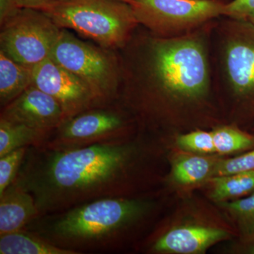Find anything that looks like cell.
Returning a JSON list of instances; mask_svg holds the SVG:
<instances>
[{
    "label": "cell",
    "mask_w": 254,
    "mask_h": 254,
    "mask_svg": "<svg viewBox=\"0 0 254 254\" xmlns=\"http://www.w3.org/2000/svg\"><path fill=\"white\" fill-rule=\"evenodd\" d=\"M213 21L175 38L157 36L139 25L118 50V101L136 123H187L210 117L216 98L210 60Z\"/></svg>",
    "instance_id": "cell-1"
},
{
    "label": "cell",
    "mask_w": 254,
    "mask_h": 254,
    "mask_svg": "<svg viewBox=\"0 0 254 254\" xmlns=\"http://www.w3.org/2000/svg\"><path fill=\"white\" fill-rule=\"evenodd\" d=\"M138 145L125 138L71 149L28 147L15 182L31 193L41 216L92 200L128 194Z\"/></svg>",
    "instance_id": "cell-2"
},
{
    "label": "cell",
    "mask_w": 254,
    "mask_h": 254,
    "mask_svg": "<svg viewBox=\"0 0 254 254\" xmlns=\"http://www.w3.org/2000/svg\"><path fill=\"white\" fill-rule=\"evenodd\" d=\"M153 207L149 200L137 197L100 198L42 215L23 230L76 254L111 252Z\"/></svg>",
    "instance_id": "cell-3"
},
{
    "label": "cell",
    "mask_w": 254,
    "mask_h": 254,
    "mask_svg": "<svg viewBox=\"0 0 254 254\" xmlns=\"http://www.w3.org/2000/svg\"><path fill=\"white\" fill-rule=\"evenodd\" d=\"M214 89L231 107L235 125L254 123V25L220 16L210 33Z\"/></svg>",
    "instance_id": "cell-4"
},
{
    "label": "cell",
    "mask_w": 254,
    "mask_h": 254,
    "mask_svg": "<svg viewBox=\"0 0 254 254\" xmlns=\"http://www.w3.org/2000/svg\"><path fill=\"white\" fill-rule=\"evenodd\" d=\"M61 29L118 51L138 27L131 5L119 0H63L42 10Z\"/></svg>",
    "instance_id": "cell-5"
},
{
    "label": "cell",
    "mask_w": 254,
    "mask_h": 254,
    "mask_svg": "<svg viewBox=\"0 0 254 254\" xmlns=\"http://www.w3.org/2000/svg\"><path fill=\"white\" fill-rule=\"evenodd\" d=\"M50 58L83 80L103 105L118 100L121 66L118 51L82 41L62 29Z\"/></svg>",
    "instance_id": "cell-6"
},
{
    "label": "cell",
    "mask_w": 254,
    "mask_h": 254,
    "mask_svg": "<svg viewBox=\"0 0 254 254\" xmlns=\"http://www.w3.org/2000/svg\"><path fill=\"white\" fill-rule=\"evenodd\" d=\"M135 123L133 115L117 101L66 119L41 145L71 149L121 139L128 134Z\"/></svg>",
    "instance_id": "cell-7"
},
{
    "label": "cell",
    "mask_w": 254,
    "mask_h": 254,
    "mask_svg": "<svg viewBox=\"0 0 254 254\" xmlns=\"http://www.w3.org/2000/svg\"><path fill=\"white\" fill-rule=\"evenodd\" d=\"M140 26L165 38L185 36L223 16L225 2L213 0H130Z\"/></svg>",
    "instance_id": "cell-8"
},
{
    "label": "cell",
    "mask_w": 254,
    "mask_h": 254,
    "mask_svg": "<svg viewBox=\"0 0 254 254\" xmlns=\"http://www.w3.org/2000/svg\"><path fill=\"white\" fill-rule=\"evenodd\" d=\"M0 26V50L32 67L50 58L62 30L42 10L31 8H19Z\"/></svg>",
    "instance_id": "cell-9"
},
{
    "label": "cell",
    "mask_w": 254,
    "mask_h": 254,
    "mask_svg": "<svg viewBox=\"0 0 254 254\" xmlns=\"http://www.w3.org/2000/svg\"><path fill=\"white\" fill-rule=\"evenodd\" d=\"M33 84L59 103L65 120L103 105L83 80L50 58L33 66Z\"/></svg>",
    "instance_id": "cell-10"
},
{
    "label": "cell",
    "mask_w": 254,
    "mask_h": 254,
    "mask_svg": "<svg viewBox=\"0 0 254 254\" xmlns=\"http://www.w3.org/2000/svg\"><path fill=\"white\" fill-rule=\"evenodd\" d=\"M0 118L49 133L65 120L59 103L33 83L1 108Z\"/></svg>",
    "instance_id": "cell-11"
},
{
    "label": "cell",
    "mask_w": 254,
    "mask_h": 254,
    "mask_svg": "<svg viewBox=\"0 0 254 254\" xmlns=\"http://www.w3.org/2000/svg\"><path fill=\"white\" fill-rule=\"evenodd\" d=\"M220 227L201 225H182L170 229L159 237L151 251L159 254H203L212 246L230 237Z\"/></svg>",
    "instance_id": "cell-12"
},
{
    "label": "cell",
    "mask_w": 254,
    "mask_h": 254,
    "mask_svg": "<svg viewBox=\"0 0 254 254\" xmlns=\"http://www.w3.org/2000/svg\"><path fill=\"white\" fill-rule=\"evenodd\" d=\"M40 216L34 197L16 182L0 194V236L23 230Z\"/></svg>",
    "instance_id": "cell-13"
},
{
    "label": "cell",
    "mask_w": 254,
    "mask_h": 254,
    "mask_svg": "<svg viewBox=\"0 0 254 254\" xmlns=\"http://www.w3.org/2000/svg\"><path fill=\"white\" fill-rule=\"evenodd\" d=\"M219 159L212 155L186 152L172 161L171 178L180 186L190 187L208 182Z\"/></svg>",
    "instance_id": "cell-14"
},
{
    "label": "cell",
    "mask_w": 254,
    "mask_h": 254,
    "mask_svg": "<svg viewBox=\"0 0 254 254\" xmlns=\"http://www.w3.org/2000/svg\"><path fill=\"white\" fill-rule=\"evenodd\" d=\"M33 67L14 61L0 50V106L4 108L33 83Z\"/></svg>",
    "instance_id": "cell-15"
},
{
    "label": "cell",
    "mask_w": 254,
    "mask_h": 254,
    "mask_svg": "<svg viewBox=\"0 0 254 254\" xmlns=\"http://www.w3.org/2000/svg\"><path fill=\"white\" fill-rule=\"evenodd\" d=\"M0 254H76L60 248L35 232L18 230L0 236Z\"/></svg>",
    "instance_id": "cell-16"
},
{
    "label": "cell",
    "mask_w": 254,
    "mask_h": 254,
    "mask_svg": "<svg viewBox=\"0 0 254 254\" xmlns=\"http://www.w3.org/2000/svg\"><path fill=\"white\" fill-rule=\"evenodd\" d=\"M50 134L21 124L0 118V157L18 148L41 145Z\"/></svg>",
    "instance_id": "cell-17"
},
{
    "label": "cell",
    "mask_w": 254,
    "mask_h": 254,
    "mask_svg": "<svg viewBox=\"0 0 254 254\" xmlns=\"http://www.w3.org/2000/svg\"><path fill=\"white\" fill-rule=\"evenodd\" d=\"M208 182L211 185L210 196L215 201L237 199L254 191V170L212 177Z\"/></svg>",
    "instance_id": "cell-18"
},
{
    "label": "cell",
    "mask_w": 254,
    "mask_h": 254,
    "mask_svg": "<svg viewBox=\"0 0 254 254\" xmlns=\"http://www.w3.org/2000/svg\"><path fill=\"white\" fill-rule=\"evenodd\" d=\"M211 132L217 154L245 153L254 148V133L242 129L235 124L216 125Z\"/></svg>",
    "instance_id": "cell-19"
},
{
    "label": "cell",
    "mask_w": 254,
    "mask_h": 254,
    "mask_svg": "<svg viewBox=\"0 0 254 254\" xmlns=\"http://www.w3.org/2000/svg\"><path fill=\"white\" fill-rule=\"evenodd\" d=\"M236 222L244 244L254 239V191L237 199L218 202Z\"/></svg>",
    "instance_id": "cell-20"
},
{
    "label": "cell",
    "mask_w": 254,
    "mask_h": 254,
    "mask_svg": "<svg viewBox=\"0 0 254 254\" xmlns=\"http://www.w3.org/2000/svg\"><path fill=\"white\" fill-rule=\"evenodd\" d=\"M176 142L181 149L188 153L205 155L216 153L211 131L197 128L178 135Z\"/></svg>",
    "instance_id": "cell-21"
},
{
    "label": "cell",
    "mask_w": 254,
    "mask_h": 254,
    "mask_svg": "<svg viewBox=\"0 0 254 254\" xmlns=\"http://www.w3.org/2000/svg\"><path fill=\"white\" fill-rule=\"evenodd\" d=\"M28 148H18L0 157V194L16 180Z\"/></svg>",
    "instance_id": "cell-22"
},
{
    "label": "cell",
    "mask_w": 254,
    "mask_h": 254,
    "mask_svg": "<svg viewBox=\"0 0 254 254\" xmlns=\"http://www.w3.org/2000/svg\"><path fill=\"white\" fill-rule=\"evenodd\" d=\"M252 170H254V148L234 158L219 159L213 177L226 176Z\"/></svg>",
    "instance_id": "cell-23"
},
{
    "label": "cell",
    "mask_w": 254,
    "mask_h": 254,
    "mask_svg": "<svg viewBox=\"0 0 254 254\" xmlns=\"http://www.w3.org/2000/svg\"><path fill=\"white\" fill-rule=\"evenodd\" d=\"M254 15V0H231L225 3L223 16L247 21Z\"/></svg>",
    "instance_id": "cell-24"
},
{
    "label": "cell",
    "mask_w": 254,
    "mask_h": 254,
    "mask_svg": "<svg viewBox=\"0 0 254 254\" xmlns=\"http://www.w3.org/2000/svg\"><path fill=\"white\" fill-rule=\"evenodd\" d=\"M61 1L63 0H16L18 7L39 10L48 9Z\"/></svg>",
    "instance_id": "cell-25"
},
{
    "label": "cell",
    "mask_w": 254,
    "mask_h": 254,
    "mask_svg": "<svg viewBox=\"0 0 254 254\" xmlns=\"http://www.w3.org/2000/svg\"><path fill=\"white\" fill-rule=\"evenodd\" d=\"M19 8L16 0H0V23L4 22Z\"/></svg>",
    "instance_id": "cell-26"
},
{
    "label": "cell",
    "mask_w": 254,
    "mask_h": 254,
    "mask_svg": "<svg viewBox=\"0 0 254 254\" xmlns=\"http://www.w3.org/2000/svg\"><path fill=\"white\" fill-rule=\"evenodd\" d=\"M245 245V249L244 252L246 254H254V239L247 243L244 244Z\"/></svg>",
    "instance_id": "cell-27"
},
{
    "label": "cell",
    "mask_w": 254,
    "mask_h": 254,
    "mask_svg": "<svg viewBox=\"0 0 254 254\" xmlns=\"http://www.w3.org/2000/svg\"><path fill=\"white\" fill-rule=\"evenodd\" d=\"M247 21H250V22L252 23V24L254 25V15H253V16H252V17L249 18V19L247 20Z\"/></svg>",
    "instance_id": "cell-28"
},
{
    "label": "cell",
    "mask_w": 254,
    "mask_h": 254,
    "mask_svg": "<svg viewBox=\"0 0 254 254\" xmlns=\"http://www.w3.org/2000/svg\"><path fill=\"white\" fill-rule=\"evenodd\" d=\"M213 1H222V2H229V1H231V0H213Z\"/></svg>",
    "instance_id": "cell-29"
},
{
    "label": "cell",
    "mask_w": 254,
    "mask_h": 254,
    "mask_svg": "<svg viewBox=\"0 0 254 254\" xmlns=\"http://www.w3.org/2000/svg\"><path fill=\"white\" fill-rule=\"evenodd\" d=\"M119 1H125V2L128 3L130 0H119Z\"/></svg>",
    "instance_id": "cell-30"
},
{
    "label": "cell",
    "mask_w": 254,
    "mask_h": 254,
    "mask_svg": "<svg viewBox=\"0 0 254 254\" xmlns=\"http://www.w3.org/2000/svg\"><path fill=\"white\" fill-rule=\"evenodd\" d=\"M254 132H253V133H254Z\"/></svg>",
    "instance_id": "cell-31"
}]
</instances>
